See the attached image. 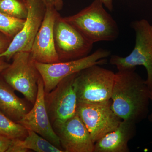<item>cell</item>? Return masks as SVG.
Masks as SVG:
<instances>
[{
  "instance_id": "obj_1",
  "label": "cell",
  "mask_w": 152,
  "mask_h": 152,
  "mask_svg": "<svg viewBox=\"0 0 152 152\" xmlns=\"http://www.w3.org/2000/svg\"><path fill=\"white\" fill-rule=\"evenodd\" d=\"M136 68L115 73L111 100L114 113L122 120L139 124L148 116L151 92Z\"/></svg>"
},
{
  "instance_id": "obj_2",
  "label": "cell",
  "mask_w": 152,
  "mask_h": 152,
  "mask_svg": "<svg viewBox=\"0 0 152 152\" xmlns=\"http://www.w3.org/2000/svg\"><path fill=\"white\" fill-rule=\"evenodd\" d=\"M64 18L93 44L113 41L119 35L116 22L99 0H94L77 13Z\"/></svg>"
},
{
  "instance_id": "obj_3",
  "label": "cell",
  "mask_w": 152,
  "mask_h": 152,
  "mask_svg": "<svg viewBox=\"0 0 152 152\" xmlns=\"http://www.w3.org/2000/svg\"><path fill=\"white\" fill-rule=\"evenodd\" d=\"M115 73L94 65L76 75L74 86L77 103H94L111 99Z\"/></svg>"
},
{
  "instance_id": "obj_4",
  "label": "cell",
  "mask_w": 152,
  "mask_h": 152,
  "mask_svg": "<svg viewBox=\"0 0 152 152\" xmlns=\"http://www.w3.org/2000/svg\"><path fill=\"white\" fill-rule=\"evenodd\" d=\"M135 33L134 48L127 56H111L110 63L118 70L132 69L143 66L146 69V83L152 93V25L145 19L132 22Z\"/></svg>"
},
{
  "instance_id": "obj_5",
  "label": "cell",
  "mask_w": 152,
  "mask_h": 152,
  "mask_svg": "<svg viewBox=\"0 0 152 152\" xmlns=\"http://www.w3.org/2000/svg\"><path fill=\"white\" fill-rule=\"evenodd\" d=\"M12 63L2 72L3 79L31 104L35 102L40 75L30 52H21L13 57Z\"/></svg>"
},
{
  "instance_id": "obj_6",
  "label": "cell",
  "mask_w": 152,
  "mask_h": 152,
  "mask_svg": "<svg viewBox=\"0 0 152 152\" xmlns=\"http://www.w3.org/2000/svg\"><path fill=\"white\" fill-rule=\"evenodd\" d=\"M110 51L100 48L91 54L78 59L65 62L44 64L35 62V65L42 79L45 93H48L62 80L94 65H102L110 56Z\"/></svg>"
},
{
  "instance_id": "obj_7",
  "label": "cell",
  "mask_w": 152,
  "mask_h": 152,
  "mask_svg": "<svg viewBox=\"0 0 152 152\" xmlns=\"http://www.w3.org/2000/svg\"><path fill=\"white\" fill-rule=\"evenodd\" d=\"M54 39L60 62L86 56L89 55L94 45L60 14L54 26Z\"/></svg>"
},
{
  "instance_id": "obj_8",
  "label": "cell",
  "mask_w": 152,
  "mask_h": 152,
  "mask_svg": "<svg viewBox=\"0 0 152 152\" xmlns=\"http://www.w3.org/2000/svg\"><path fill=\"white\" fill-rule=\"evenodd\" d=\"M77 113L95 142L118 126L122 120L114 113L112 101L94 103H77Z\"/></svg>"
},
{
  "instance_id": "obj_9",
  "label": "cell",
  "mask_w": 152,
  "mask_h": 152,
  "mask_svg": "<svg viewBox=\"0 0 152 152\" xmlns=\"http://www.w3.org/2000/svg\"><path fill=\"white\" fill-rule=\"evenodd\" d=\"M76 74L65 78L51 91L45 93V103L52 125L64 122L77 113V100L74 86Z\"/></svg>"
},
{
  "instance_id": "obj_10",
  "label": "cell",
  "mask_w": 152,
  "mask_h": 152,
  "mask_svg": "<svg viewBox=\"0 0 152 152\" xmlns=\"http://www.w3.org/2000/svg\"><path fill=\"white\" fill-rule=\"evenodd\" d=\"M28 16L24 25L14 37L7 49L0 58L9 60L17 53L30 52L36 35L43 20L46 7L42 0H26Z\"/></svg>"
},
{
  "instance_id": "obj_11",
  "label": "cell",
  "mask_w": 152,
  "mask_h": 152,
  "mask_svg": "<svg viewBox=\"0 0 152 152\" xmlns=\"http://www.w3.org/2000/svg\"><path fill=\"white\" fill-rule=\"evenodd\" d=\"M64 152H94V142L76 113L64 122L52 125Z\"/></svg>"
},
{
  "instance_id": "obj_12",
  "label": "cell",
  "mask_w": 152,
  "mask_h": 152,
  "mask_svg": "<svg viewBox=\"0 0 152 152\" xmlns=\"http://www.w3.org/2000/svg\"><path fill=\"white\" fill-rule=\"evenodd\" d=\"M42 22L30 52L37 62L53 64L60 62L55 47L54 26L59 14L54 6H47Z\"/></svg>"
},
{
  "instance_id": "obj_13",
  "label": "cell",
  "mask_w": 152,
  "mask_h": 152,
  "mask_svg": "<svg viewBox=\"0 0 152 152\" xmlns=\"http://www.w3.org/2000/svg\"><path fill=\"white\" fill-rule=\"evenodd\" d=\"M33 105L32 108L18 123L28 129L35 132L64 152L58 137L53 129L47 112L45 103L43 82L41 77L38 80L37 95Z\"/></svg>"
},
{
  "instance_id": "obj_14",
  "label": "cell",
  "mask_w": 152,
  "mask_h": 152,
  "mask_svg": "<svg viewBox=\"0 0 152 152\" xmlns=\"http://www.w3.org/2000/svg\"><path fill=\"white\" fill-rule=\"evenodd\" d=\"M137 124L122 120L116 128L106 134L94 143V152H129V142L137 133Z\"/></svg>"
},
{
  "instance_id": "obj_15",
  "label": "cell",
  "mask_w": 152,
  "mask_h": 152,
  "mask_svg": "<svg viewBox=\"0 0 152 152\" xmlns=\"http://www.w3.org/2000/svg\"><path fill=\"white\" fill-rule=\"evenodd\" d=\"M30 110L27 103L15 94L13 88L4 79H0V110L18 123Z\"/></svg>"
},
{
  "instance_id": "obj_16",
  "label": "cell",
  "mask_w": 152,
  "mask_h": 152,
  "mask_svg": "<svg viewBox=\"0 0 152 152\" xmlns=\"http://www.w3.org/2000/svg\"><path fill=\"white\" fill-rule=\"evenodd\" d=\"M28 134L23 140L15 139L22 148L37 152H64L35 132L28 129Z\"/></svg>"
},
{
  "instance_id": "obj_17",
  "label": "cell",
  "mask_w": 152,
  "mask_h": 152,
  "mask_svg": "<svg viewBox=\"0 0 152 152\" xmlns=\"http://www.w3.org/2000/svg\"><path fill=\"white\" fill-rule=\"evenodd\" d=\"M0 134L11 140H23L28 134V129L11 119L0 110Z\"/></svg>"
},
{
  "instance_id": "obj_18",
  "label": "cell",
  "mask_w": 152,
  "mask_h": 152,
  "mask_svg": "<svg viewBox=\"0 0 152 152\" xmlns=\"http://www.w3.org/2000/svg\"><path fill=\"white\" fill-rule=\"evenodd\" d=\"M25 21L26 20L18 18L0 12V33L13 39L23 28Z\"/></svg>"
},
{
  "instance_id": "obj_19",
  "label": "cell",
  "mask_w": 152,
  "mask_h": 152,
  "mask_svg": "<svg viewBox=\"0 0 152 152\" xmlns=\"http://www.w3.org/2000/svg\"><path fill=\"white\" fill-rule=\"evenodd\" d=\"M0 12L18 18L26 20L28 9L23 0H0Z\"/></svg>"
},
{
  "instance_id": "obj_20",
  "label": "cell",
  "mask_w": 152,
  "mask_h": 152,
  "mask_svg": "<svg viewBox=\"0 0 152 152\" xmlns=\"http://www.w3.org/2000/svg\"><path fill=\"white\" fill-rule=\"evenodd\" d=\"M12 141V140L0 134V152H7Z\"/></svg>"
},
{
  "instance_id": "obj_21",
  "label": "cell",
  "mask_w": 152,
  "mask_h": 152,
  "mask_svg": "<svg viewBox=\"0 0 152 152\" xmlns=\"http://www.w3.org/2000/svg\"><path fill=\"white\" fill-rule=\"evenodd\" d=\"M7 37H8L4 35H1L0 34V54L4 52L7 49L11 41L9 42Z\"/></svg>"
},
{
  "instance_id": "obj_22",
  "label": "cell",
  "mask_w": 152,
  "mask_h": 152,
  "mask_svg": "<svg viewBox=\"0 0 152 152\" xmlns=\"http://www.w3.org/2000/svg\"><path fill=\"white\" fill-rule=\"evenodd\" d=\"M109 11H112L113 9V0H99Z\"/></svg>"
},
{
  "instance_id": "obj_23",
  "label": "cell",
  "mask_w": 152,
  "mask_h": 152,
  "mask_svg": "<svg viewBox=\"0 0 152 152\" xmlns=\"http://www.w3.org/2000/svg\"><path fill=\"white\" fill-rule=\"evenodd\" d=\"M3 58H0V73L8 67L10 64L6 62Z\"/></svg>"
},
{
  "instance_id": "obj_24",
  "label": "cell",
  "mask_w": 152,
  "mask_h": 152,
  "mask_svg": "<svg viewBox=\"0 0 152 152\" xmlns=\"http://www.w3.org/2000/svg\"><path fill=\"white\" fill-rule=\"evenodd\" d=\"M63 0H56L55 7L58 11L60 10L63 8Z\"/></svg>"
},
{
  "instance_id": "obj_25",
  "label": "cell",
  "mask_w": 152,
  "mask_h": 152,
  "mask_svg": "<svg viewBox=\"0 0 152 152\" xmlns=\"http://www.w3.org/2000/svg\"><path fill=\"white\" fill-rule=\"evenodd\" d=\"M46 6H54L55 7L56 0H42Z\"/></svg>"
},
{
  "instance_id": "obj_26",
  "label": "cell",
  "mask_w": 152,
  "mask_h": 152,
  "mask_svg": "<svg viewBox=\"0 0 152 152\" xmlns=\"http://www.w3.org/2000/svg\"><path fill=\"white\" fill-rule=\"evenodd\" d=\"M151 101L152 102V93H151ZM148 120L151 123H152V112L148 116Z\"/></svg>"
},
{
  "instance_id": "obj_27",
  "label": "cell",
  "mask_w": 152,
  "mask_h": 152,
  "mask_svg": "<svg viewBox=\"0 0 152 152\" xmlns=\"http://www.w3.org/2000/svg\"><path fill=\"white\" fill-rule=\"evenodd\" d=\"M25 2V1H26V0H23Z\"/></svg>"
},
{
  "instance_id": "obj_28",
  "label": "cell",
  "mask_w": 152,
  "mask_h": 152,
  "mask_svg": "<svg viewBox=\"0 0 152 152\" xmlns=\"http://www.w3.org/2000/svg\"><path fill=\"white\" fill-rule=\"evenodd\" d=\"M151 143H152V141L151 142Z\"/></svg>"
}]
</instances>
